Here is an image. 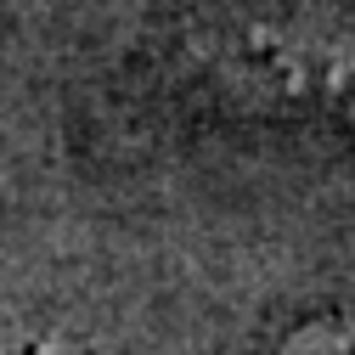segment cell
<instances>
[{
  "instance_id": "3",
  "label": "cell",
  "mask_w": 355,
  "mask_h": 355,
  "mask_svg": "<svg viewBox=\"0 0 355 355\" xmlns=\"http://www.w3.org/2000/svg\"><path fill=\"white\" fill-rule=\"evenodd\" d=\"M34 355H73V349H57V344H40Z\"/></svg>"
},
{
  "instance_id": "2",
  "label": "cell",
  "mask_w": 355,
  "mask_h": 355,
  "mask_svg": "<svg viewBox=\"0 0 355 355\" xmlns=\"http://www.w3.org/2000/svg\"><path fill=\"white\" fill-rule=\"evenodd\" d=\"M282 355H355V316H316V322H304Z\"/></svg>"
},
{
  "instance_id": "1",
  "label": "cell",
  "mask_w": 355,
  "mask_h": 355,
  "mask_svg": "<svg viewBox=\"0 0 355 355\" xmlns=\"http://www.w3.org/2000/svg\"><path fill=\"white\" fill-rule=\"evenodd\" d=\"M187 62L214 96H226L243 113L355 124V34L237 17L192 28Z\"/></svg>"
}]
</instances>
